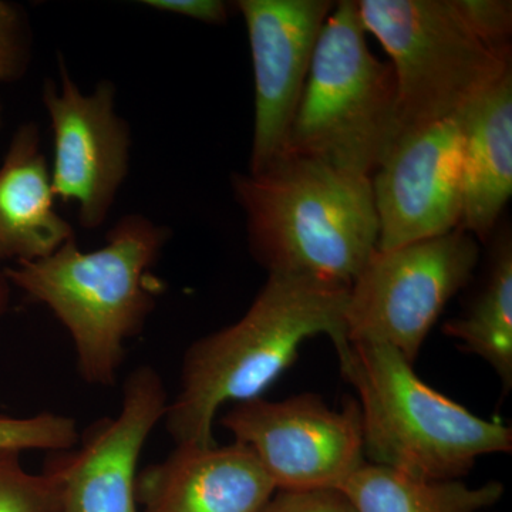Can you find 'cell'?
<instances>
[{
  "instance_id": "6da1fadb",
  "label": "cell",
  "mask_w": 512,
  "mask_h": 512,
  "mask_svg": "<svg viewBox=\"0 0 512 512\" xmlns=\"http://www.w3.org/2000/svg\"><path fill=\"white\" fill-rule=\"evenodd\" d=\"M349 288L268 275L241 319L195 340L181 366L180 390L168 402L165 429L175 446H214L222 406L262 397L298 359L305 340L326 335L339 362L349 355Z\"/></svg>"
},
{
  "instance_id": "7a4b0ae2",
  "label": "cell",
  "mask_w": 512,
  "mask_h": 512,
  "mask_svg": "<svg viewBox=\"0 0 512 512\" xmlns=\"http://www.w3.org/2000/svg\"><path fill=\"white\" fill-rule=\"evenodd\" d=\"M170 237L164 225L128 214L96 251H82L74 237L52 255L2 271L10 286L45 305L69 332L84 382L111 387L127 340L140 335L163 293L153 269Z\"/></svg>"
},
{
  "instance_id": "3957f363",
  "label": "cell",
  "mask_w": 512,
  "mask_h": 512,
  "mask_svg": "<svg viewBox=\"0 0 512 512\" xmlns=\"http://www.w3.org/2000/svg\"><path fill=\"white\" fill-rule=\"evenodd\" d=\"M231 181L249 248L268 275L350 288L375 254L379 221L370 177L284 154Z\"/></svg>"
},
{
  "instance_id": "277c9868",
  "label": "cell",
  "mask_w": 512,
  "mask_h": 512,
  "mask_svg": "<svg viewBox=\"0 0 512 512\" xmlns=\"http://www.w3.org/2000/svg\"><path fill=\"white\" fill-rule=\"evenodd\" d=\"M357 393L369 463L424 480H461L480 457L512 450V430L437 392L382 343H350L339 362Z\"/></svg>"
},
{
  "instance_id": "5b68a950",
  "label": "cell",
  "mask_w": 512,
  "mask_h": 512,
  "mask_svg": "<svg viewBox=\"0 0 512 512\" xmlns=\"http://www.w3.org/2000/svg\"><path fill=\"white\" fill-rule=\"evenodd\" d=\"M396 137L392 64L367 47L356 0H342L320 30L284 154L372 178Z\"/></svg>"
},
{
  "instance_id": "8992f818",
  "label": "cell",
  "mask_w": 512,
  "mask_h": 512,
  "mask_svg": "<svg viewBox=\"0 0 512 512\" xmlns=\"http://www.w3.org/2000/svg\"><path fill=\"white\" fill-rule=\"evenodd\" d=\"M356 2L366 33L392 59L397 87L394 144L457 116L512 69L511 55L485 45L454 0Z\"/></svg>"
},
{
  "instance_id": "52a82bcc",
  "label": "cell",
  "mask_w": 512,
  "mask_h": 512,
  "mask_svg": "<svg viewBox=\"0 0 512 512\" xmlns=\"http://www.w3.org/2000/svg\"><path fill=\"white\" fill-rule=\"evenodd\" d=\"M478 259L477 239L461 229L376 249L349 288V343H382L414 365L447 303L471 281Z\"/></svg>"
},
{
  "instance_id": "ba28073f",
  "label": "cell",
  "mask_w": 512,
  "mask_h": 512,
  "mask_svg": "<svg viewBox=\"0 0 512 512\" xmlns=\"http://www.w3.org/2000/svg\"><path fill=\"white\" fill-rule=\"evenodd\" d=\"M220 424L254 451L276 491L339 490L366 463L362 414L348 397L330 409L318 394L234 404Z\"/></svg>"
},
{
  "instance_id": "9c48e42d",
  "label": "cell",
  "mask_w": 512,
  "mask_h": 512,
  "mask_svg": "<svg viewBox=\"0 0 512 512\" xmlns=\"http://www.w3.org/2000/svg\"><path fill=\"white\" fill-rule=\"evenodd\" d=\"M59 80L46 79L42 99L52 124L53 194L79 208L82 227L109 217L130 171V126L116 111V86L101 80L83 93L59 56Z\"/></svg>"
},
{
  "instance_id": "30bf717a",
  "label": "cell",
  "mask_w": 512,
  "mask_h": 512,
  "mask_svg": "<svg viewBox=\"0 0 512 512\" xmlns=\"http://www.w3.org/2000/svg\"><path fill=\"white\" fill-rule=\"evenodd\" d=\"M168 402L153 366L128 375L119 414L97 421L76 446L47 461L45 471L59 487L60 512H138V461Z\"/></svg>"
},
{
  "instance_id": "8fae6325",
  "label": "cell",
  "mask_w": 512,
  "mask_h": 512,
  "mask_svg": "<svg viewBox=\"0 0 512 512\" xmlns=\"http://www.w3.org/2000/svg\"><path fill=\"white\" fill-rule=\"evenodd\" d=\"M247 23L255 80L254 140L249 173L284 154L301 103L329 0H239Z\"/></svg>"
},
{
  "instance_id": "7c38bea8",
  "label": "cell",
  "mask_w": 512,
  "mask_h": 512,
  "mask_svg": "<svg viewBox=\"0 0 512 512\" xmlns=\"http://www.w3.org/2000/svg\"><path fill=\"white\" fill-rule=\"evenodd\" d=\"M463 136L457 116L397 141L372 175L377 249L456 231L461 220Z\"/></svg>"
},
{
  "instance_id": "4fadbf2b",
  "label": "cell",
  "mask_w": 512,
  "mask_h": 512,
  "mask_svg": "<svg viewBox=\"0 0 512 512\" xmlns=\"http://www.w3.org/2000/svg\"><path fill=\"white\" fill-rule=\"evenodd\" d=\"M276 487L244 444L175 446L137 477L144 512H261Z\"/></svg>"
},
{
  "instance_id": "5bb4252c",
  "label": "cell",
  "mask_w": 512,
  "mask_h": 512,
  "mask_svg": "<svg viewBox=\"0 0 512 512\" xmlns=\"http://www.w3.org/2000/svg\"><path fill=\"white\" fill-rule=\"evenodd\" d=\"M55 200L40 128L29 121L13 134L0 165V271L52 255L74 238Z\"/></svg>"
},
{
  "instance_id": "9a60e30c",
  "label": "cell",
  "mask_w": 512,
  "mask_h": 512,
  "mask_svg": "<svg viewBox=\"0 0 512 512\" xmlns=\"http://www.w3.org/2000/svg\"><path fill=\"white\" fill-rule=\"evenodd\" d=\"M458 119L463 136L458 229L487 242L512 192V69Z\"/></svg>"
},
{
  "instance_id": "2e32d148",
  "label": "cell",
  "mask_w": 512,
  "mask_h": 512,
  "mask_svg": "<svg viewBox=\"0 0 512 512\" xmlns=\"http://www.w3.org/2000/svg\"><path fill=\"white\" fill-rule=\"evenodd\" d=\"M339 490L356 512H484L503 498L505 487L500 481L471 487L424 480L366 461Z\"/></svg>"
},
{
  "instance_id": "e0dca14e",
  "label": "cell",
  "mask_w": 512,
  "mask_h": 512,
  "mask_svg": "<svg viewBox=\"0 0 512 512\" xmlns=\"http://www.w3.org/2000/svg\"><path fill=\"white\" fill-rule=\"evenodd\" d=\"M443 332L460 342V349L478 356L500 377L504 392L512 387V245L498 242L490 274L468 312L447 320Z\"/></svg>"
},
{
  "instance_id": "ac0fdd59",
  "label": "cell",
  "mask_w": 512,
  "mask_h": 512,
  "mask_svg": "<svg viewBox=\"0 0 512 512\" xmlns=\"http://www.w3.org/2000/svg\"><path fill=\"white\" fill-rule=\"evenodd\" d=\"M73 417L43 412L29 417L0 414V450L62 453L79 443Z\"/></svg>"
},
{
  "instance_id": "d6986e66",
  "label": "cell",
  "mask_w": 512,
  "mask_h": 512,
  "mask_svg": "<svg viewBox=\"0 0 512 512\" xmlns=\"http://www.w3.org/2000/svg\"><path fill=\"white\" fill-rule=\"evenodd\" d=\"M0 512H60L55 478L29 473L19 451L0 450Z\"/></svg>"
},
{
  "instance_id": "ffe728a7",
  "label": "cell",
  "mask_w": 512,
  "mask_h": 512,
  "mask_svg": "<svg viewBox=\"0 0 512 512\" xmlns=\"http://www.w3.org/2000/svg\"><path fill=\"white\" fill-rule=\"evenodd\" d=\"M32 29L22 6L0 0V83L25 77L32 62Z\"/></svg>"
},
{
  "instance_id": "44dd1931",
  "label": "cell",
  "mask_w": 512,
  "mask_h": 512,
  "mask_svg": "<svg viewBox=\"0 0 512 512\" xmlns=\"http://www.w3.org/2000/svg\"><path fill=\"white\" fill-rule=\"evenodd\" d=\"M471 30L485 45L511 55L512 3L510 0H454Z\"/></svg>"
},
{
  "instance_id": "7402d4cb",
  "label": "cell",
  "mask_w": 512,
  "mask_h": 512,
  "mask_svg": "<svg viewBox=\"0 0 512 512\" xmlns=\"http://www.w3.org/2000/svg\"><path fill=\"white\" fill-rule=\"evenodd\" d=\"M261 512H356L345 494L330 490L275 491Z\"/></svg>"
},
{
  "instance_id": "603a6c76",
  "label": "cell",
  "mask_w": 512,
  "mask_h": 512,
  "mask_svg": "<svg viewBox=\"0 0 512 512\" xmlns=\"http://www.w3.org/2000/svg\"><path fill=\"white\" fill-rule=\"evenodd\" d=\"M143 5L208 25H221L228 19V5L221 0H144Z\"/></svg>"
},
{
  "instance_id": "cb8c5ba5",
  "label": "cell",
  "mask_w": 512,
  "mask_h": 512,
  "mask_svg": "<svg viewBox=\"0 0 512 512\" xmlns=\"http://www.w3.org/2000/svg\"><path fill=\"white\" fill-rule=\"evenodd\" d=\"M10 301V284L3 271H0V318L8 311Z\"/></svg>"
},
{
  "instance_id": "d4e9b609",
  "label": "cell",
  "mask_w": 512,
  "mask_h": 512,
  "mask_svg": "<svg viewBox=\"0 0 512 512\" xmlns=\"http://www.w3.org/2000/svg\"><path fill=\"white\" fill-rule=\"evenodd\" d=\"M2 121H3V106H2V100H0V127H2Z\"/></svg>"
}]
</instances>
